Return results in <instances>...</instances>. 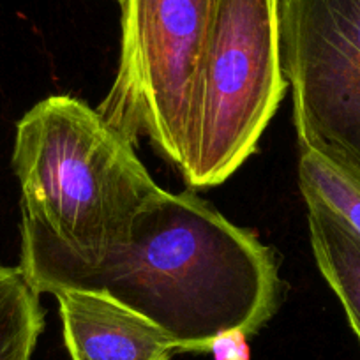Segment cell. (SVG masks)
Returning a JSON list of instances; mask_svg holds the SVG:
<instances>
[{"instance_id": "1", "label": "cell", "mask_w": 360, "mask_h": 360, "mask_svg": "<svg viewBox=\"0 0 360 360\" xmlns=\"http://www.w3.org/2000/svg\"><path fill=\"white\" fill-rule=\"evenodd\" d=\"M20 269L37 293H101L158 325L180 352L217 335H252L281 304L272 249L193 193L161 189L96 255L76 256L22 231Z\"/></svg>"}, {"instance_id": "6", "label": "cell", "mask_w": 360, "mask_h": 360, "mask_svg": "<svg viewBox=\"0 0 360 360\" xmlns=\"http://www.w3.org/2000/svg\"><path fill=\"white\" fill-rule=\"evenodd\" d=\"M53 295L71 360H173L182 353L158 325L110 297L85 290Z\"/></svg>"}, {"instance_id": "11", "label": "cell", "mask_w": 360, "mask_h": 360, "mask_svg": "<svg viewBox=\"0 0 360 360\" xmlns=\"http://www.w3.org/2000/svg\"><path fill=\"white\" fill-rule=\"evenodd\" d=\"M117 2H119V4H120V2H122V0H117Z\"/></svg>"}, {"instance_id": "3", "label": "cell", "mask_w": 360, "mask_h": 360, "mask_svg": "<svg viewBox=\"0 0 360 360\" xmlns=\"http://www.w3.org/2000/svg\"><path fill=\"white\" fill-rule=\"evenodd\" d=\"M286 86L279 0H210L180 168L188 186L223 184L248 161Z\"/></svg>"}, {"instance_id": "10", "label": "cell", "mask_w": 360, "mask_h": 360, "mask_svg": "<svg viewBox=\"0 0 360 360\" xmlns=\"http://www.w3.org/2000/svg\"><path fill=\"white\" fill-rule=\"evenodd\" d=\"M248 334L240 330H230L217 335L210 345L209 352L214 360H251V348Z\"/></svg>"}, {"instance_id": "5", "label": "cell", "mask_w": 360, "mask_h": 360, "mask_svg": "<svg viewBox=\"0 0 360 360\" xmlns=\"http://www.w3.org/2000/svg\"><path fill=\"white\" fill-rule=\"evenodd\" d=\"M279 41L300 147L360 168V0H279Z\"/></svg>"}, {"instance_id": "9", "label": "cell", "mask_w": 360, "mask_h": 360, "mask_svg": "<svg viewBox=\"0 0 360 360\" xmlns=\"http://www.w3.org/2000/svg\"><path fill=\"white\" fill-rule=\"evenodd\" d=\"M43 328L39 293L20 266L0 265V360H32Z\"/></svg>"}, {"instance_id": "2", "label": "cell", "mask_w": 360, "mask_h": 360, "mask_svg": "<svg viewBox=\"0 0 360 360\" xmlns=\"http://www.w3.org/2000/svg\"><path fill=\"white\" fill-rule=\"evenodd\" d=\"M13 168L23 233L76 256L115 242L161 193L133 141L71 96H50L18 120Z\"/></svg>"}, {"instance_id": "8", "label": "cell", "mask_w": 360, "mask_h": 360, "mask_svg": "<svg viewBox=\"0 0 360 360\" xmlns=\"http://www.w3.org/2000/svg\"><path fill=\"white\" fill-rule=\"evenodd\" d=\"M299 186L304 202L316 203L360 238V168L339 155L300 147Z\"/></svg>"}, {"instance_id": "7", "label": "cell", "mask_w": 360, "mask_h": 360, "mask_svg": "<svg viewBox=\"0 0 360 360\" xmlns=\"http://www.w3.org/2000/svg\"><path fill=\"white\" fill-rule=\"evenodd\" d=\"M307 205V226L318 270L341 302L360 341V238L316 203Z\"/></svg>"}, {"instance_id": "4", "label": "cell", "mask_w": 360, "mask_h": 360, "mask_svg": "<svg viewBox=\"0 0 360 360\" xmlns=\"http://www.w3.org/2000/svg\"><path fill=\"white\" fill-rule=\"evenodd\" d=\"M210 0H122L117 75L98 112L134 145L147 138L180 172Z\"/></svg>"}]
</instances>
